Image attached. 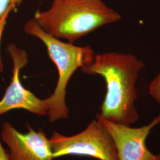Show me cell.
<instances>
[{"mask_svg": "<svg viewBox=\"0 0 160 160\" xmlns=\"http://www.w3.org/2000/svg\"><path fill=\"white\" fill-rule=\"evenodd\" d=\"M145 67L143 61L133 54L109 52L95 55L92 63L81 68L87 74L102 76L106 82V93L99 113L104 119L126 126L137 122L136 84Z\"/></svg>", "mask_w": 160, "mask_h": 160, "instance_id": "1", "label": "cell"}, {"mask_svg": "<svg viewBox=\"0 0 160 160\" xmlns=\"http://www.w3.org/2000/svg\"><path fill=\"white\" fill-rule=\"evenodd\" d=\"M121 18L102 0H53L49 9L37 10L33 18L46 33L71 43Z\"/></svg>", "mask_w": 160, "mask_h": 160, "instance_id": "2", "label": "cell"}, {"mask_svg": "<svg viewBox=\"0 0 160 160\" xmlns=\"http://www.w3.org/2000/svg\"><path fill=\"white\" fill-rule=\"evenodd\" d=\"M24 31L43 43L49 57L57 68L58 79L54 92L44 99L49 120L55 122L67 119L69 110L66 104L67 87L78 69L92 63L95 56L94 51L88 45L75 46L52 36L41 29L33 18L24 24Z\"/></svg>", "mask_w": 160, "mask_h": 160, "instance_id": "3", "label": "cell"}, {"mask_svg": "<svg viewBox=\"0 0 160 160\" xmlns=\"http://www.w3.org/2000/svg\"><path fill=\"white\" fill-rule=\"evenodd\" d=\"M49 141L53 158L77 155L99 160H118L112 138L97 119L92 120L83 131L73 136L53 132Z\"/></svg>", "mask_w": 160, "mask_h": 160, "instance_id": "4", "label": "cell"}, {"mask_svg": "<svg viewBox=\"0 0 160 160\" xmlns=\"http://www.w3.org/2000/svg\"><path fill=\"white\" fill-rule=\"evenodd\" d=\"M96 119L102 122L112 138L118 160H160V153H152L146 145L149 134L160 123V113L148 125L139 128L110 122L99 113Z\"/></svg>", "mask_w": 160, "mask_h": 160, "instance_id": "5", "label": "cell"}, {"mask_svg": "<svg viewBox=\"0 0 160 160\" xmlns=\"http://www.w3.org/2000/svg\"><path fill=\"white\" fill-rule=\"evenodd\" d=\"M7 51L12 61V76L0 100V116L14 109H24L39 116L47 115L48 108L44 99L36 97L24 88L20 80V71L28 63L27 52L14 44L9 45Z\"/></svg>", "mask_w": 160, "mask_h": 160, "instance_id": "6", "label": "cell"}, {"mask_svg": "<svg viewBox=\"0 0 160 160\" xmlns=\"http://www.w3.org/2000/svg\"><path fill=\"white\" fill-rule=\"evenodd\" d=\"M28 132L22 133L9 122H5L0 133L1 140L8 147L10 160H52L53 152L46 133L36 131L28 125Z\"/></svg>", "mask_w": 160, "mask_h": 160, "instance_id": "7", "label": "cell"}, {"mask_svg": "<svg viewBox=\"0 0 160 160\" xmlns=\"http://www.w3.org/2000/svg\"><path fill=\"white\" fill-rule=\"evenodd\" d=\"M22 2V0H0V24H6L10 12L19 6Z\"/></svg>", "mask_w": 160, "mask_h": 160, "instance_id": "8", "label": "cell"}, {"mask_svg": "<svg viewBox=\"0 0 160 160\" xmlns=\"http://www.w3.org/2000/svg\"><path fill=\"white\" fill-rule=\"evenodd\" d=\"M148 91L151 97L160 105V72L151 81Z\"/></svg>", "mask_w": 160, "mask_h": 160, "instance_id": "9", "label": "cell"}, {"mask_svg": "<svg viewBox=\"0 0 160 160\" xmlns=\"http://www.w3.org/2000/svg\"><path fill=\"white\" fill-rule=\"evenodd\" d=\"M0 160H10L8 152L6 151V149L2 147L1 140L0 136Z\"/></svg>", "mask_w": 160, "mask_h": 160, "instance_id": "10", "label": "cell"}, {"mask_svg": "<svg viewBox=\"0 0 160 160\" xmlns=\"http://www.w3.org/2000/svg\"></svg>", "mask_w": 160, "mask_h": 160, "instance_id": "11", "label": "cell"}]
</instances>
